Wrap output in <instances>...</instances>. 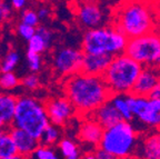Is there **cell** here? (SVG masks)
Wrapping results in <instances>:
<instances>
[{
  "label": "cell",
  "mask_w": 160,
  "mask_h": 159,
  "mask_svg": "<svg viewBox=\"0 0 160 159\" xmlns=\"http://www.w3.org/2000/svg\"><path fill=\"white\" fill-rule=\"evenodd\" d=\"M21 158L18 151L17 147L11 135L10 130L5 129V127L0 128V159H17Z\"/></svg>",
  "instance_id": "obj_19"
},
{
  "label": "cell",
  "mask_w": 160,
  "mask_h": 159,
  "mask_svg": "<svg viewBox=\"0 0 160 159\" xmlns=\"http://www.w3.org/2000/svg\"><path fill=\"white\" fill-rule=\"evenodd\" d=\"M58 148L63 158L67 159H78L80 157V150L78 145L69 138H63L58 142Z\"/></svg>",
  "instance_id": "obj_21"
},
{
  "label": "cell",
  "mask_w": 160,
  "mask_h": 159,
  "mask_svg": "<svg viewBox=\"0 0 160 159\" xmlns=\"http://www.w3.org/2000/svg\"><path fill=\"white\" fill-rule=\"evenodd\" d=\"M19 85V79L13 74V71L10 72H1L0 75V88L3 90H11L16 88Z\"/></svg>",
  "instance_id": "obj_26"
},
{
  "label": "cell",
  "mask_w": 160,
  "mask_h": 159,
  "mask_svg": "<svg viewBox=\"0 0 160 159\" xmlns=\"http://www.w3.org/2000/svg\"><path fill=\"white\" fill-rule=\"evenodd\" d=\"M10 135L12 137L13 142H15L21 158L30 157L36 148L40 145L38 138L18 127H12L10 129Z\"/></svg>",
  "instance_id": "obj_14"
},
{
  "label": "cell",
  "mask_w": 160,
  "mask_h": 159,
  "mask_svg": "<svg viewBox=\"0 0 160 159\" xmlns=\"http://www.w3.org/2000/svg\"><path fill=\"white\" fill-rule=\"evenodd\" d=\"M50 124L46 106L36 98H17L16 111L11 126L26 130L39 139L46 127Z\"/></svg>",
  "instance_id": "obj_6"
},
{
  "label": "cell",
  "mask_w": 160,
  "mask_h": 159,
  "mask_svg": "<svg viewBox=\"0 0 160 159\" xmlns=\"http://www.w3.org/2000/svg\"><path fill=\"white\" fill-rule=\"evenodd\" d=\"M30 158L35 159H57V152L51 146H46V145H39L35 149V151L31 154Z\"/></svg>",
  "instance_id": "obj_25"
},
{
  "label": "cell",
  "mask_w": 160,
  "mask_h": 159,
  "mask_svg": "<svg viewBox=\"0 0 160 159\" xmlns=\"http://www.w3.org/2000/svg\"><path fill=\"white\" fill-rule=\"evenodd\" d=\"M110 100L115 105V107L121 115L123 120H128V121H132L133 120V114L130 108L129 101H128V96L123 94H118V95H111Z\"/></svg>",
  "instance_id": "obj_20"
},
{
  "label": "cell",
  "mask_w": 160,
  "mask_h": 159,
  "mask_svg": "<svg viewBox=\"0 0 160 159\" xmlns=\"http://www.w3.org/2000/svg\"><path fill=\"white\" fill-rule=\"evenodd\" d=\"M27 62H28V67L32 72H37L41 68V57H40V54L33 51H27Z\"/></svg>",
  "instance_id": "obj_27"
},
{
  "label": "cell",
  "mask_w": 160,
  "mask_h": 159,
  "mask_svg": "<svg viewBox=\"0 0 160 159\" xmlns=\"http://www.w3.org/2000/svg\"><path fill=\"white\" fill-rule=\"evenodd\" d=\"M89 116L92 117L95 120H97L103 128L113 126L115 124L119 122L120 120H122L121 115L119 114V111L110 99L103 102L102 105H100L99 107Z\"/></svg>",
  "instance_id": "obj_16"
},
{
  "label": "cell",
  "mask_w": 160,
  "mask_h": 159,
  "mask_svg": "<svg viewBox=\"0 0 160 159\" xmlns=\"http://www.w3.org/2000/svg\"><path fill=\"white\" fill-rule=\"evenodd\" d=\"M63 90L77 115L81 117L91 115L112 95L102 76L88 75L81 71L67 77Z\"/></svg>",
  "instance_id": "obj_1"
},
{
  "label": "cell",
  "mask_w": 160,
  "mask_h": 159,
  "mask_svg": "<svg viewBox=\"0 0 160 159\" xmlns=\"http://www.w3.org/2000/svg\"><path fill=\"white\" fill-rule=\"evenodd\" d=\"M77 19L85 29H93L105 25V13L95 3H83L77 10Z\"/></svg>",
  "instance_id": "obj_11"
},
{
  "label": "cell",
  "mask_w": 160,
  "mask_h": 159,
  "mask_svg": "<svg viewBox=\"0 0 160 159\" xmlns=\"http://www.w3.org/2000/svg\"><path fill=\"white\" fill-rule=\"evenodd\" d=\"M129 38L116 26H100L83 33L81 49L85 54L117 56L126 52Z\"/></svg>",
  "instance_id": "obj_5"
},
{
  "label": "cell",
  "mask_w": 160,
  "mask_h": 159,
  "mask_svg": "<svg viewBox=\"0 0 160 159\" xmlns=\"http://www.w3.org/2000/svg\"><path fill=\"white\" fill-rule=\"evenodd\" d=\"M85 52L82 49L66 47L59 49L53 56V68L60 76H70L81 71Z\"/></svg>",
  "instance_id": "obj_8"
},
{
  "label": "cell",
  "mask_w": 160,
  "mask_h": 159,
  "mask_svg": "<svg viewBox=\"0 0 160 159\" xmlns=\"http://www.w3.org/2000/svg\"><path fill=\"white\" fill-rule=\"evenodd\" d=\"M20 61L19 52L16 50H10L7 52V55L0 61V72H10L13 71L15 68Z\"/></svg>",
  "instance_id": "obj_23"
},
{
  "label": "cell",
  "mask_w": 160,
  "mask_h": 159,
  "mask_svg": "<svg viewBox=\"0 0 160 159\" xmlns=\"http://www.w3.org/2000/svg\"><path fill=\"white\" fill-rule=\"evenodd\" d=\"M0 128H1V126H0Z\"/></svg>",
  "instance_id": "obj_36"
},
{
  "label": "cell",
  "mask_w": 160,
  "mask_h": 159,
  "mask_svg": "<svg viewBox=\"0 0 160 159\" xmlns=\"http://www.w3.org/2000/svg\"><path fill=\"white\" fill-rule=\"evenodd\" d=\"M137 157L147 159H160V130L148 135L140 140Z\"/></svg>",
  "instance_id": "obj_17"
},
{
  "label": "cell",
  "mask_w": 160,
  "mask_h": 159,
  "mask_svg": "<svg viewBox=\"0 0 160 159\" xmlns=\"http://www.w3.org/2000/svg\"><path fill=\"white\" fill-rule=\"evenodd\" d=\"M140 138L132 121L120 120L105 128L99 147L111 155L113 159L137 157Z\"/></svg>",
  "instance_id": "obj_3"
},
{
  "label": "cell",
  "mask_w": 160,
  "mask_h": 159,
  "mask_svg": "<svg viewBox=\"0 0 160 159\" xmlns=\"http://www.w3.org/2000/svg\"><path fill=\"white\" fill-rule=\"evenodd\" d=\"M149 98H160V84L157 85L152 91L150 92Z\"/></svg>",
  "instance_id": "obj_35"
},
{
  "label": "cell",
  "mask_w": 160,
  "mask_h": 159,
  "mask_svg": "<svg viewBox=\"0 0 160 159\" xmlns=\"http://www.w3.org/2000/svg\"><path fill=\"white\" fill-rule=\"evenodd\" d=\"M60 126L53 125L50 122L46 129L43 130L42 135L39 138L40 145H46V146H52V145L57 144L60 141V137H61V132L59 129Z\"/></svg>",
  "instance_id": "obj_22"
},
{
  "label": "cell",
  "mask_w": 160,
  "mask_h": 159,
  "mask_svg": "<svg viewBox=\"0 0 160 159\" xmlns=\"http://www.w3.org/2000/svg\"><path fill=\"white\" fill-rule=\"evenodd\" d=\"M143 66L127 52L113 56L102 78L112 95L131 94Z\"/></svg>",
  "instance_id": "obj_4"
},
{
  "label": "cell",
  "mask_w": 160,
  "mask_h": 159,
  "mask_svg": "<svg viewBox=\"0 0 160 159\" xmlns=\"http://www.w3.org/2000/svg\"><path fill=\"white\" fill-rule=\"evenodd\" d=\"M40 18L38 16V13L35 10H25L21 16V23H25L27 25L33 26V27H38L39 26Z\"/></svg>",
  "instance_id": "obj_28"
},
{
  "label": "cell",
  "mask_w": 160,
  "mask_h": 159,
  "mask_svg": "<svg viewBox=\"0 0 160 159\" xmlns=\"http://www.w3.org/2000/svg\"><path fill=\"white\" fill-rule=\"evenodd\" d=\"M17 98L7 94H0V126L6 127L12 124L16 111Z\"/></svg>",
  "instance_id": "obj_18"
},
{
  "label": "cell",
  "mask_w": 160,
  "mask_h": 159,
  "mask_svg": "<svg viewBox=\"0 0 160 159\" xmlns=\"http://www.w3.org/2000/svg\"><path fill=\"white\" fill-rule=\"evenodd\" d=\"M17 30H18V33H19L20 37L22 38V39H25L26 41H28V40H30L33 36H35L37 27H33V26H30L25 23H19Z\"/></svg>",
  "instance_id": "obj_29"
},
{
  "label": "cell",
  "mask_w": 160,
  "mask_h": 159,
  "mask_svg": "<svg viewBox=\"0 0 160 159\" xmlns=\"http://www.w3.org/2000/svg\"><path fill=\"white\" fill-rule=\"evenodd\" d=\"M112 25L128 38H135L156 31L155 11L143 0H125L116 9Z\"/></svg>",
  "instance_id": "obj_2"
},
{
  "label": "cell",
  "mask_w": 160,
  "mask_h": 159,
  "mask_svg": "<svg viewBox=\"0 0 160 159\" xmlns=\"http://www.w3.org/2000/svg\"><path fill=\"white\" fill-rule=\"evenodd\" d=\"M49 48H50V45L37 33V30H36L35 36L30 40H28V50H29V51L41 54V52H45L46 50L49 49Z\"/></svg>",
  "instance_id": "obj_24"
},
{
  "label": "cell",
  "mask_w": 160,
  "mask_h": 159,
  "mask_svg": "<svg viewBox=\"0 0 160 159\" xmlns=\"http://www.w3.org/2000/svg\"><path fill=\"white\" fill-rule=\"evenodd\" d=\"M37 13H38V16H39L40 20H45L50 16V9L47 7H40Z\"/></svg>",
  "instance_id": "obj_32"
},
{
  "label": "cell",
  "mask_w": 160,
  "mask_h": 159,
  "mask_svg": "<svg viewBox=\"0 0 160 159\" xmlns=\"http://www.w3.org/2000/svg\"><path fill=\"white\" fill-rule=\"evenodd\" d=\"M39 78H38L37 75L35 74H31V75L26 76L22 79L21 84L25 88H27L28 90H35L39 87Z\"/></svg>",
  "instance_id": "obj_30"
},
{
  "label": "cell",
  "mask_w": 160,
  "mask_h": 159,
  "mask_svg": "<svg viewBox=\"0 0 160 159\" xmlns=\"http://www.w3.org/2000/svg\"><path fill=\"white\" fill-rule=\"evenodd\" d=\"M103 130L105 128L97 120H95L90 116H86L85 119L79 126L78 138L82 144L98 147L101 141V138H102Z\"/></svg>",
  "instance_id": "obj_12"
},
{
  "label": "cell",
  "mask_w": 160,
  "mask_h": 159,
  "mask_svg": "<svg viewBox=\"0 0 160 159\" xmlns=\"http://www.w3.org/2000/svg\"><path fill=\"white\" fill-rule=\"evenodd\" d=\"M11 15V7L5 0H0V23L7 20Z\"/></svg>",
  "instance_id": "obj_31"
},
{
  "label": "cell",
  "mask_w": 160,
  "mask_h": 159,
  "mask_svg": "<svg viewBox=\"0 0 160 159\" xmlns=\"http://www.w3.org/2000/svg\"><path fill=\"white\" fill-rule=\"evenodd\" d=\"M160 84V69L156 67H143L142 71L140 72L139 77L133 86L132 94L138 96L149 97L150 92L153 88Z\"/></svg>",
  "instance_id": "obj_13"
},
{
  "label": "cell",
  "mask_w": 160,
  "mask_h": 159,
  "mask_svg": "<svg viewBox=\"0 0 160 159\" xmlns=\"http://www.w3.org/2000/svg\"><path fill=\"white\" fill-rule=\"evenodd\" d=\"M50 122L57 126H63L76 115V109L67 97H57L48 100L45 104Z\"/></svg>",
  "instance_id": "obj_10"
},
{
  "label": "cell",
  "mask_w": 160,
  "mask_h": 159,
  "mask_svg": "<svg viewBox=\"0 0 160 159\" xmlns=\"http://www.w3.org/2000/svg\"><path fill=\"white\" fill-rule=\"evenodd\" d=\"M10 1H11V6L17 10L22 9L27 5V0H10Z\"/></svg>",
  "instance_id": "obj_33"
},
{
  "label": "cell",
  "mask_w": 160,
  "mask_h": 159,
  "mask_svg": "<svg viewBox=\"0 0 160 159\" xmlns=\"http://www.w3.org/2000/svg\"><path fill=\"white\" fill-rule=\"evenodd\" d=\"M150 104L153 109L160 112V98H150Z\"/></svg>",
  "instance_id": "obj_34"
},
{
  "label": "cell",
  "mask_w": 160,
  "mask_h": 159,
  "mask_svg": "<svg viewBox=\"0 0 160 159\" xmlns=\"http://www.w3.org/2000/svg\"><path fill=\"white\" fill-rule=\"evenodd\" d=\"M128 101L133 114V120H138L150 128H160V112L151 107L150 98L128 94Z\"/></svg>",
  "instance_id": "obj_9"
},
{
  "label": "cell",
  "mask_w": 160,
  "mask_h": 159,
  "mask_svg": "<svg viewBox=\"0 0 160 159\" xmlns=\"http://www.w3.org/2000/svg\"><path fill=\"white\" fill-rule=\"evenodd\" d=\"M126 52L143 67L149 66L160 69V33L151 31L139 37L130 38Z\"/></svg>",
  "instance_id": "obj_7"
},
{
  "label": "cell",
  "mask_w": 160,
  "mask_h": 159,
  "mask_svg": "<svg viewBox=\"0 0 160 159\" xmlns=\"http://www.w3.org/2000/svg\"><path fill=\"white\" fill-rule=\"evenodd\" d=\"M113 56L96 55V54H85L81 66V72L88 75L102 76Z\"/></svg>",
  "instance_id": "obj_15"
}]
</instances>
